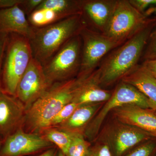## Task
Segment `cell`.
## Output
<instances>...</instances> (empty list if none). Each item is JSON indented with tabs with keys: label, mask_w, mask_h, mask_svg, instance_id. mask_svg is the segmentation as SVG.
Returning <instances> with one entry per match:
<instances>
[{
	"label": "cell",
	"mask_w": 156,
	"mask_h": 156,
	"mask_svg": "<svg viewBox=\"0 0 156 156\" xmlns=\"http://www.w3.org/2000/svg\"><path fill=\"white\" fill-rule=\"evenodd\" d=\"M156 24V18L105 56L98 68L92 73L101 87H109L120 82L138 65L151 33Z\"/></svg>",
	"instance_id": "cell-1"
},
{
	"label": "cell",
	"mask_w": 156,
	"mask_h": 156,
	"mask_svg": "<svg viewBox=\"0 0 156 156\" xmlns=\"http://www.w3.org/2000/svg\"><path fill=\"white\" fill-rule=\"evenodd\" d=\"M76 78L52 84L26 111L22 128L27 133L40 134L51 120L72 100Z\"/></svg>",
	"instance_id": "cell-2"
},
{
	"label": "cell",
	"mask_w": 156,
	"mask_h": 156,
	"mask_svg": "<svg viewBox=\"0 0 156 156\" xmlns=\"http://www.w3.org/2000/svg\"><path fill=\"white\" fill-rule=\"evenodd\" d=\"M86 25L82 15L71 16L44 27H34L29 39L33 58L45 64Z\"/></svg>",
	"instance_id": "cell-3"
},
{
	"label": "cell",
	"mask_w": 156,
	"mask_h": 156,
	"mask_svg": "<svg viewBox=\"0 0 156 156\" xmlns=\"http://www.w3.org/2000/svg\"><path fill=\"white\" fill-rule=\"evenodd\" d=\"M33 58L29 39L18 34H9L2 68L3 92L15 96L20 80Z\"/></svg>",
	"instance_id": "cell-4"
},
{
	"label": "cell",
	"mask_w": 156,
	"mask_h": 156,
	"mask_svg": "<svg viewBox=\"0 0 156 156\" xmlns=\"http://www.w3.org/2000/svg\"><path fill=\"white\" fill-rule=\"evenodd\" d=\"M82 47L80 36L74 37L43 65L50 86L76 77L80 68Z\"/></svg>",
	"instance_id": "cell-5"
},
{
	"label": "cell",
	"mask_w": 156,
	"mask_h": 156,
	"mask_svg": "<svg viewBox=\"0 0 156 156\" xmlns=\"http://www.w3.org/2000/svg\"><path fill=\"white\" fill-rule=\"evenodd\" d=\"M134 8L128 0H117L107 28L103 34L122 44L153 21Z\"/></svg>",
	"instance_id": "cell-6"
},
{
	"label": "cell",
	"mask_w": 156,
	"mask_h": 156,
	"mask_svg": "<svg viewBox=\"0 0 156 156\" xmlns=\"http://www.w3.org/2000/svg\"><path fill=\"white\" fill-rule=\"evenodd\" d=\"M120 82L85 130L84 137L92 143L98 135L106 117L115 109L128 105L151 109L148 99L143 94L130 84Z\"/></svg>",
	"instance_id": "cell-7"
},
{
	"label": "cell",
	"mask_w": 156,
	"mask_h": 156,
	"mask_svg": "<svg viewBox=\"0 0 156 156\" xmlns=\"http://www.w3.org/2000/svg\"><path fill=\"white\" fill-rule=\"evenodd\" d=\"M82 47L81 66L76 79L80 81L97 69L101 60L120 44L86 26L80 34Z\"/></svg>",
	"instance_id": "cell-8"
},
{
	"label": "cell",
	"mask_w": 156,
	"mask_h": 156,
	"mask_svg": "<svg viewBox=\"0 0 156 156\" xmlns=\"http://www.w3.org/2000/svg\"><path fill=\"white\" fill-rule=\"evenodd\" d=\"M96 138L108 144L114 156H124L137 146L155 137L140 128L112 117V119L101 128Z\"/></svg>",
	"instance_id": "cell-9"
},
{
	"label": "cell",
	"mask_w": 156,
	"mask_h": 156,
	"mask_svg": "<svg viewBox=\"0 0 156 156\" xmlns=\"http://www.w3.org/2000/svg\"><path fill=\"white\" fill-rule=\"evenodd\" d=\"M50 86L45 76L43 66L33 58L20 80L15 97L23 105L26 111Z\"/></svg>",
	"instance_id": "cell-10"
},
{
	"label": "cell",
	"mask_w": 156,
	"mask_h": 156,
	"mask_svg": "<svg viewBox=\"0 0 156 156\" xmlns=\"http://www.w3.org/2000/svg\"><path fill=\"white\" fill-rule=\"evenodd\" d=\"M54 147L40 134L27 133L20 128L3 140L0 156H33Z\"/></svg>",
	"instance_id": "cell-11"
},
{
	"label": "cell",
	"mask_w": 156,
	"mask_h": 156,
	"mask_svg": "<svg viewBox=\"0 0 156 156\" xmlns=\"http://www.w3.org/2000/svg\"><path fill=\"white\" fill-rule=\"evenodd\" d=\"M26 109L15 96L0 93V137L2 140L22 128Z\"/></svg>",
	"instance_id": "cell-12"
},
{
	"label": "cell",
	"mask_w": 156,
	"mask_h": 156,
	"mask_svg": "<svg viewBox=\"0 0 156 156\" xmlns=\"http://www.w3.org/2000/svg\"><path fill=\"white\" fill-rule=\"evenodd\" d=\"M117 0H82V14L88 27L103 34L114 11Z\"/></svg>",
	"instance_id": "cell-13"
},
{
	"label": "cell",
	"mask_w": 156,
	"mask_h": 156,
	"mask_svg": "<svg viewBox=\"0 0 156 156\" xmlns=\"http://www.w3.org/2000/svg\"><path fill=\"white\" fill-rule=\"evenodd\" d=\"M112 117L122 122L134 126L147 132L156 138V112L134 105L115 109Z\"/></svg>",
	"instance_id": "cell-14"
},
{
	"label": "cell",
	"mask_w": 156,
	"mask_h": 156,
	"mask_svg": "<svg viewBox=\"0 0 156 156\" xmlns=\"http://www.w3.org/2000/svg\"><path fill=\"white\" fill-rule=\"evenodd\" d=\"M34 29L19 6L0 10V35L18 34L30 39Z\"/></svg>",
	"instance_id": "cell-15"
},
{
	"label": "cell",
	"mask_w": 156,
	"mask_h": 156,
	"mask_svg": "<svg viewBox=\"0 0 156 156\" xmlns=\"http://www.w3.org/2000/svg\"><path fill=\"white\" fill-rule=\"evenodd\" d=\"M112 93L101 87L92 74L83 80H76L71 101L80 105L105 102L110 98Z\"/></svg>",
	"instance_id": "cell-16"
},
{
	"label": "cell",
	"mask_w": 156,
	"mask_h": 156,
	"mask_svg": "<svg viewBox=\"0 0 156 156\" xmlns=\"http://www.w3.org/2000/svg\"><path fill=\"white\" fill-rule=\"evenodd\" d=\"M120 81L135 87L148 99L151 109L156 112V78L142 66L137 65Z\"/></svg>",
	"instance_id": "cell-17"
},
{
	"label": "cell",
	"mask_w": 156,
	"mask_h": 156,
	"mask_svg": "<svg viewBox=\"0 0 156 156\" xmlns=\"http://www.w3.org/2000/svg\"><path fill=\"white\" fill-rule=\"evenodd\" d=\"M104 103L81 105L67 120L57 127L73 134L84 136L87 126Z\"/></svg>",
	"instance_id": "cell-18"
},
{
	"label": "cell",
	"mask_w": 156,
	"mask_h": 156,
	"mask_svg": "<svg viewBox=\"0 0 156 156\" xmlns=\"http://www.w3.org/2000/svg\"><path fill=\"white\" fill-rule=\"evenodd\" d=\"M52 10L62 20L82 14V0H44L37 8Z\"/></svg>",
	"instance_id": "cell-19"
},
{
	"label": "cell",
	"mask_w": 156,
	"mask_h": 156,
	"mask_svg": "<svg viewBox=\"0 0 156 156\" xmlns=\"http://www.w3.org/2000/svg\"><path fill=\"white\" fill-rule=\"evenodd\" d=\"M40 134L44 139L55 145L64 155L74 135L58 127H48L43 130Z\"/></svg>",
	"instance_id": "cell-20"
},
{
	"label": "cell",
	"mask_w": 156,
	"mask_h": 156,
	"mask_svg": "<svg viewBox=\"0 0 156 156\" xmlns=\"http://www.w3.org/2000/svg\"><path fill=\"white\" fill-rule=\"evenodd\" d=\"M29 22L34 27H44L61 20L56 12L50 9H40L28 17Z\"/></svg>",
	"instance_id": "cell-21"
},
{
	"label": "cell",
	"mask_w": 156,
	"mask_h": 156,
	"mask_svg": "<svg viewBox=\"0 0 156 156\" xmlns=\"http://www.w3.org/2000/svg\"><path fill=\"white\" fill-rule=\"evenodd\" d=\"M92 143L83 135L74 134L65 156H88Z\"/></svg>",
	"instance_id": "cell-22"
},
{
	"label": "cell",
	"mask_w": 156,
	"mask_h": 156,
	"mask_svg": "<svg viewBox=\"0 0 156 156\" xmlns=\"http://www.w3.org/2000/svg\"><path fill=\"white\" fill-rule=\"evenodd\" d=\"M156 138L143 143L129 151L124 156H156Z\"/></svg>",
	"instance_id": "cell-23"
},
{
	"label": "cell",
	"mask_w": 156,
	"mask_h": 156,
	"mask_svg": "<svg viewBox=\"0 0 156 156\" xmlns=\"http://www.w3.org/2000/svg\"><path fill=\"white\" fill-rule=\"evenodd\" d=\"M80 105L72 101L65 105L51 120L48 127H57L60 126L69 118Z\"/></svg>",
	"instance_id": "cell-24"
},
{
	"label": "cell",
	"mask_w": 156,
	"mask_h": 156,
	"mask_svg": "<svg viewBox=\"0 0 156 156\" xmlns=\"http://www.w3.org/2000/svg\"><path fill=\"white\" fill-rule=\"evenodd\" d=\"M88 156H114L110 147L103 140L99 138L92 143Z\"/></svg>",
	"instance_id": "cell-25"
},
{
	"label": "cell",
	"mask_w": 156,
	"mask_h": 156,
	"mask_svg": "<svg viewBox=\"0 0 156 156\" xmlns=\"http://www.w3.org/2000/svg\"><path fill=\"white\" fill-rule=\"evenodd\" d=\"M143 58L145 60L156 58V24L149 37Z\"/></svg>",
	"instance_id": "cell-26"
},
{
	"label": "cell",
	"mask_w": 156,
	"mask_h": 156,
	"mask_svg": "<svg viewBox=\"0 0 156 156\" xmlns=\"http://www.w3.org/2000/svg\"><path fill=\"white\" fill-rule=\"evenodd\" d=\"M44 0H23L20 7L23 10L26 15L28 17L43 2Z\"/></svg>",
	"instance_id": "cell-27"
},
{
	"label": "cell",
	"mask_w": 156,
	"mask_h": 156,
	"mask_svg": "<svg viewBox=\"0 0 156 156\" xmlns=\"http://www.w3.org/2000/svg\"><path fill=\"white\" fill-rule=\"evenodd\" d=\"M132 5L140 13L144 14V11L148 7L156 5V0H129Z\"/></svg>",
	"instance_id": "cell-28"
},
{
	"label": "cell",
	"mask_w": 156,
	"mask_h": 156,
	"mask_svg": "<svg viewBox=\"0 0 156 156\" xmlns=\"http://www.w3.org/2000/svg\"><path fill=\"white\" fill-rule=\"evenodd\" d=\"M9 35H0V93L3 92L2 87V68Z\"/></svg>",
	"instance_id": "cell-29"
},
{
	"label": "cell",
	"mask_w": 156,
	"mask_h": 156,
	"mask_svg": "<svg viewBox=\"0 0 156 156\" xmlns=\"http://www.w3.org/2000/svg\"><path fill=\"white\" fill-rule=\"evenodd\" d=\"M141 65L152 75L156 78V58L145 60Z\"/></svg>",
	"instance_id": "cell-30"
},
{
	"label": "cell",
	"mask_w": 156,
	"mask_h": 156,
	"mask_svg": "<svg viewBox=\"0 0 156 156\" xmlns=\"http://www.w3.org/2000/svg\"><path fill=\"white\" fill-rule=\"evenodd\" d=\"M23 0H0V10L9 9L15 6H20Z\"/></svg>",
	"instance_id": "cell-31"
},
{
	"label": "cell",
	"mask_w": 156,
	"mask_h": 156,
	"mask_svg": "<svg viewBox=\"0 0 156 156\" xmlns=\"http://www.w3.org/2000/svg\"><path fill=\"white\" fill-rule=\"evenodd\" d=\"M58 151V149L56 147H54L33 156H57Z\"/></svg>",
	"instance_id": "cell-32"
},
{
	"label": "cell",
	"mask_w": 156,
	"mask_h": 156,
	"mask_svg": "<svg viewBox=\"0 0 156 156\" xmlns=\"http://www.w3.org/2000/svg\"><path fill=\"white\" fill-rule=\"evenodd\" d=\"M57 156H65L64 154L62 153V152L58 150V154H57Z\"/></svg>",
	"instance_id": "cell-33"
},
{
	"label": "cell",
	"mask_w": 156,
	"mask_h": 156,
	"mask_svg": "<svg viewBox=\"0 0 156 156\" xmlns=\"http://www.w3.org/2000/svg\"><path fill=\"white\" fill-rule=\"evenodd\" d=\"M2 140L1 137H0V148L1 147V146H2Z\"/></svg>",
	"instance_id": "cell-34"
},
{
	"label": "cell",
	"mask_w": 156,
	"mask_h": 156,
	"mask_svg": "<svg viewBox=\"0 0 156 156\" xmlns=\"http://www.w3.org/2000/svg\"></svg>",
	"instance_id": "cell-35"
}]
</instances>
